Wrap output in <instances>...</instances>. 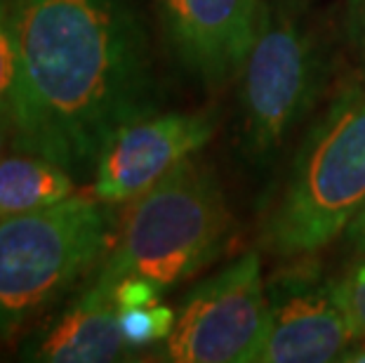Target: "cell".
Masks as SVG:
<instances>
[{
	"instance_id": "9",
	"label": "cell",
	"mask_w": 365,
	"mask_h": 363,
	"mask_svg": "<svg viewBox=\"0 0 365 363\" xmlns=\"http://www.w3.org/2000/svg\"><path fill=\"white\" fill-rule=\"evenodd\" d=\"M170 55L193 81L217 88L240 73L264 0H151Z\"/></svg>"
},
{
	"instance_id": "6",
	"label": "cell",
	"mask_w": 365,
	"mask_h": 363,
	"mask_svg": "<svg viewBox=\"0 0 365 363\" xmlns=\"http://www.w3.org/2000/svg\"><path fill=\"white\" fill-rule=\"evenodd\" d=\"M267 321V281L259 255L250 250L186 295L160 359L173 363L259 361Z\"/></svg>"
},
{
	"instance_id": "4",
	"label": "cell",
	"mask_w": 365,
	"mask_h": 363,
	"mask_svg": "<svg viewBox=\"0 0 365 363\" xmlns=\"http://www.w3.org/2000/svg\"><path fill=\"white\" fill-rule=\"evenodd\" d=\"M113 205L73 194L0 220V337H12L102 262L115 238Z\"/></svg>"
},
{
	"instance_id": "2",
	"label": "cell",
	"mask_w": 365,
	"mask_h": 363,
	"mask_svg": "<svg viewBox=\"0 0 365 363\" xmlns=\"http://www.w3.org/2000/svg\"><path fill=\"white\" fill-rule=\"evenodd\" d=\"M365 205V81L341 83L294 153L264 220L262 243L276 257L314 255Z\"/></svg>"
},
{
	"instance_id": "15",
	"label": "cell",
	"mask_w": 365,
	"mask_h": 363,
	"mask_svg": "<svg viewBox=\"0 0 365 363\" xmlns=\"http://www.w3.org/2000/svg\"><path fill=\"white\" fill-rule=\"evenodd\" d=\"M341 34H344V43L356 64L359 78L365 81V0H346Z\"/></svg>"
},
{
	"instance_id": "12",
	"label": "cell",
	"mask_w": 365,
	"mask_h": 363,
	"mask_svg": "<svg viewBox=\"0 0 365 363\" xmlns=\"http://www.w3.org/2000/svg\"><path fill=\"white\" fill-rule=\"evenodd\" d=\"M175 321V309L158 302L137 309H118V326L130 349L149 347L153 342H165L168 335L173 333Z\"/></svg>"
},
{
	"instance_id": "14",
	"label": "cell",
	"mask_w": 365,
	"mask_h": 363,
	"mask_svg": "<svg viewBox=\"0 0 365 363\" xmlns=\"http://www.w3.org/2000/svg\"><path fill=\"white\" fill-rule=\"evenodd\" d=\"M337 290L344 305L349 319H351L356 333L365 339V255L349 262L341 276H337Z\"/></svg>"
},
{
	"instance_id": "11",
	"label": "cell",
	"mask_w": 365,
	"mask_h": 363,
	"mask_svg": "<svg viewBox=\"0 0 365 363\" xmlns=\"http://www.w3.org/2000/svg\"><path fill=\"white\" fill-rule=\"evenodd\" d=\"M76 194V175L38 151L10 144L0 156V220L41 210Z\"/></svg>"
},
{
	"instance_id": "13",
	"label": "cell",
	"mask_w": 365,
	"mask_h": 363,
	"mask_svg": "<svg viewBox=\"0 0 365 363\" xmlns=\"http://www.w3.org/2000/svg\"><path fill=\"white\" fill-rule=\"evenodd\" d=\"M19 52L10 0H0V116L14 121L19 109Z\"/></svg>"
},
{
	"instance_id": "3",
	"label": "cell",
	"mask_w": 365,
	"mask_h": 363,
	"mask_svg": "<svg viewBox=\"0 0 365 363\" xmlns=\"http://www.w3.org/2000/svg\"><path fill=\"white\" fill-rule=\"evenodd\" d=\"M231 229L227 198L212 168L186 158L130 200L97 288L111 295L123 279H146L165 292L212 265Z\"/></svg>"
},
{
	"instance_id": "18",
	"label": "cell",
	"mask_w": 365,
	"mask_h": 363,
	"mask_svg": "<svg viewBox=\"0 0 365 363\" xmlns=\"http://www.w3.org/2000/svg\"><path fill=\"white\" fill-rule=\"evenodd\" d=\"M14 137V121L7 118V116H0V156L10 149Z\"/></svg>"
},
{
	"instance_id": "1",
	"label": "cell",
	"mask_w": 365,
	"mask_h": 363,
	"mask_svg": "<svg viewBox=\"0 0 365 363\" xmlns=\"http://www.w3.org/2000/svg\"><path fill=\"white\" fill-rule=\"evenodd\" d=\"M19 52L12 144L92 175L120 128L158 111L137 0H10Z\"/></svg>"
},
{
	"instance_id": "17",
	"label": "cell",
	"mask_w": 365,
	"mask_h": 363,
	"mask_svg": "<svg viewBox=\"0 0 365 363\" xmlns=\"http://www.w3.org/2000/svg\"><path fill=\"white\" fill-rule=\"evenodd\" d=\"M346 243H349V248H351V250L365 255V205L361 208L359 213H356V218L349 222Z\"/></svg>"
},
{
	"instance_id": "7",
	"label": "cell",
	"mask_w": 365,
	"mask_h": 363,
	"mask_svg": "<svg viewBox=\"0 0 365 363\" xmlns=\"http://www.w3.org/2000/svg\"><path fill=\"white\" fill-rule=\"evenodd\" d=\"M267 300L269 321L259 361H341L361 339L341 305L337 279L312 255L276 269L267 281Z\"/></svg>"
},
{
	"instance_id": "8",
	"label": "cell",
	"mask_w": 365,
	"mask_h": 363,
	"mask_svg": "<svg viewBox=\"0 0 365 363\" xmlns=\"http://www.w3.org/2000/svg\"><path fill=\"white\" fill-rule=\"evenodd\" d=\"M210 113L165 111L120 128L99 153L92 170V194L108 205L130 203L149 191L170 170L212 140Z\"/></svg>"
},
{
	"instance_id": "16",
	"label": "cell",
	"mask_w": 365,
	"mask_h": 363,
	"mask_svg": "<svg viewBox=\"0 0 365 363\" xmlns=\"http://www.w3.org/2000/svg\"><path fill=\"white\" fill-rule=\"evenodd\" d=\"M163 295L158 285H153L146 279H123L111 288V297L118 309H137V307H149L156 305Z\"/></svg>"
},
{
	"instance_id": "5",
	"label": "cell",
	"mask_w": 365,
	"mask_h": 363,
	"mask_svg": "<svg viewBox=\"0 0 365 363\" xmlns=\"http://www.w3.org/2000/svg\"><path fill=\"white\" fill-rule=\"evenodd\" d=\"M332 52L307 0H264L252 50L240 68V142L271 160L328 90Z\"/></svg>"
},
{
	"instance_id": "10",
	"label": "cell",
	"mask_w": 365,
	"mask_h": 363,
	"mask_svg": "<svg viewBox=\"0 0 365 363\" xmlns=\"http://www.w3.org/2000/svg\"><path fill=\"white\" fill-rule=\"evenodd\" d=\"M118 307L106 290L90 283L78 297L21 344L19 357L38 363H108L125 359Z\"/></svg>"
}]
</instances>
